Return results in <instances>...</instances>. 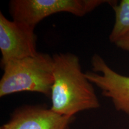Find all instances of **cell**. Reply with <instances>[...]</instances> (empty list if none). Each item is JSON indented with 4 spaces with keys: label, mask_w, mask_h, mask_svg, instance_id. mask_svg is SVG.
<instances>
[{
    "label": "cell",
    "mask_w": 129,
    "mask_h": 129,
    "mask_svg": "<svg viewBox=\"0 0 129 129\" xmlns=\"http://www.w3.org/2000/svg\"><path fill=\"white\" fill-rule=\"evenodd\" d=\"M35 28L14 20L0 13V50L2 68L10 62L33 56L37 50Z\"/></svg>",
    "instance_id": "277c9868"
},
{
    "label": "cell",
    "mask_w": 129,
    "mask_h": 129,
    "mask_svg": "<svg viewBox=\"0 0 129 129\" xmlns=\"http://www.w3.org/2000/svg\"><path fill=\"white\" fill-rule=\"evenodd\" d=\"M0 80V97L31 91L50 97L54 83L53 56L39 53L10 62L3 68Z\"/></svg>",
    "instance_id": "7a4b0ae2"
},
{
    "label": "cell",
    "mask_w": 129,
    "mask_h": 129,
    "mask_svg": "<svg viewBox=\"0 0 129 129\" xmlns=\"http://www.w3.org/2000/svg\"><path fill=\"white\" fill-rule=\"evenodd\" d=\"M111 6L116 1L108 0H12L9 12L13 20L35 28L43 19L59 13H68L83 17L102 4Z\"/></svg>",
    "instance_id": "3957f363"
},
{
    "label": "cell",
    "mask_w": 129,
    "mask_h": 129,
    "mask_svg": "<svg viewBox=\"0 0 129 129\" xmlns=\"http://www.w3.org/2000/svg\"><path fill=\"white\" fill-rule=\"evenodd\" d=\"M53 58L51 110L59 115L74 117L81 111L99 108L100 102L93 84L82 71L78 56L60 53L54 54Z\"/></svg>",
    "instance_id": "6da1fadb"
},
{
    "label": "cell",
    "mask_w": 129,
    "mask_h": 129,
    "mask_svg": "<svg viewBox=\"0 0 129 129\" xmlns=\"http://www.w3.org/2000/svg\"><path fill=\"white\" fill-rule=\"evenodd\" d=\"M73 117L56 114L50 108L26 105L16 109L0 129H70Z\"/></svg>",
    "instance_id": "8992f818"
},
{
    "label": "cell",
    "mask_w": 129,
    "mask_h": 129,
    "mask_svg": "<svg viewBox=\"0 0 129 129\" xmlns=\"http://www.w3.org/2000/svg\"><path fill=\"white\" fill-rule=\"evenodd\" d=\"M112 7L115 12V20L109 39L111 43H115L129 32V0H121Z\"/></svg>",
    "instance_id": "52a82bcc"
},
{
    "label": "cell",
    "mask_w": 129,
    "mask_h": 129,
    "mask_svg": "<svg viewBox=\"0 0 129 129\" xmlns=\"http://www.w3.org/2000/svg\"><path fill=\"white\" fill-rule=\"evenodd\" d=\"M91 64L92 71L85 73L87 78L112 101L117 111L129 115V77L113 70L99 54L92 56Z\"/></svg>",
    "instance_id": "5b68a950"
},
{
    "label": "cell",
    "mask_w": 129,
    "mask_h": 129,
    "mask_svg": "<svg viewBox=\"0 0 129 129\" xmlns=\"http://www.w3.org/2000/svg\"><path fill=\"white\" fill-rule=\"evenodd\" d=\"M115 44L117 47L129 53V32L118 40Z\"/></svg>",
    "instance_id": "ba28073f"
}]
</instances>
